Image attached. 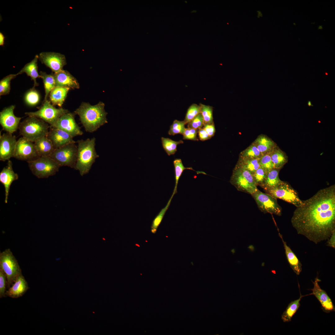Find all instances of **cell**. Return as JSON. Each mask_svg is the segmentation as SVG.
I'll use <instances>...</instances> for the list:
<instances>
[{
    "mask_svg": "<svg viewBox=\"0 0 335 335\" xmlns=\"http://www.w3.org/2000/svg\"><path fill=\"white\" fill-rule=\"evenodd\" d=\"M297 233L315 244L335 231V185L321 189L294 211L291 220Z\"/></svg>",
    "mask_w": 335,
    "mask_h": 335,
    "instance_id": "obj_1",
    "label": "cell"
},
{
    "mask_svg": "<svg viewBox=\"0 0 335 335\" xmlns=\"http://www.w3.org/2000/svg\"><path fill=\"white\" fill-rule=\"evenodd\" d=\"M105 106L101 102L95 105L83 103L74 111L79 116L81 122L87 132H93L108 123L107 113L105 110Z\"/></svg>",
    "mask_w": 335,
    "mask_h": 335,
    "instance_id": "obj_2",
    "label": "cell"
},
{
    "mask_svg": "<svg viewBox=\"0 0 335 335\" xmlns=\"http://www.w3.org/2000/svg\"><path fill=\"white\" fill-rule=\"evenodd\" d=\"M96 139L93 137L77 142V157L74 169L83 176L88 173L96 158L99 157L96 149Z\"/></svg>",
    "mask_w": 335,
    "mask_h": 335,
    "instance_id": "obj_3",
    "label": "cell"
},
{
    "mask_svg": "<svg viewBox=\"0 0 335 335\" xmlns=\"http://www.w3.org/2000/svg\"><path fill=\"white\" fill-rule=\"evenodd\" d=\"M50 125L43 120L28 116L19 124L20 134L28 140L34 142L39 138L47 136Z\"/></svg>",
    "mask_w": 335,
    "mask_h": 335,
    "instance_id": "obj_4",
    "label": "cell"
},
{
    "mask_svg": "<svg viewBox=\"0 0 335 335\" xmlns=\"http://www.w3.org/2000/svg\"><path fill=\"white\" fill-rule=\"evenodd\" d=\"M230 182L238 190L251 195L258 190L252 174L247 170L236 166Z\"/></svg>",
    "mask_w": 335,
    "mask_h": 335,
    "instance_id": "obj_5",
    "label": "cell"
},
{
    "mask_svg": "<svg viewBox=\"0 0 335 335\" xmlns=\"http://www.w3.org/2000/svg\"><path fill=\"white\" fill-rule=\"evenodd\" d=\"M27 162L32 173L38 178H47L54 175L60 167L49 156L40 157Z\"/></svg>",
    "mask_w": 335,
    "mask_h": 335,
    "instance_id": "obj_6",
    "label": "cell"
},
{
    "mask_svg": "<svg viewBox=\"0 0 335 335\" xmlns=\"http://www.w3.org/2000/svg\"><path fill=\"white\" fill-rule=\"evenodd\" d=\"M0 269L6 275L8 288L10 287L16 278L22 274L17 261L10 248L0 253Z\"/></svg>",
    "mask_w": 335,
    "mask_h": 335,
    "instance_id": "obj_7",
    "label": "cell"
},
{
    "mask_svg": "<svg viewBox=\"0 0 335 335\" xmlns=\"http://www.w3.org/2000/svg\"><path fill=\"white\" fill-rule=\"evenodd\" d=\"M69 112L66 109L62 108H56L47 100H44L42 106L37 111L28 112L25 114L29 116L40 118L48 124L50 126L53 125L58 119L63 114Z\"/></svg>",
    "mask_w": 335,
    "mask_h": 335,
    "instance_id": "obj_8",
    "label": "cell"
},
{
    "mask_svg": "<svg viewBox=\"0 0 335 335\" xmlns=\"http://www.w3.org/2000/svg\"><path fill=\"white\" fill-rule=\"evenodd\" d=\"M61 166L74 169L77 157V146L75 143L66 145L55 149L50 156Z\"/></svg>",
    "mask_w": 335,
    "mask_h": 335,
    "instance_id": "obj_9",
    "label": "cell"
},
{
    "mask_svg": "<svg viewBox=\"0 0 335 335\" xmlns=\"http://www.w3.org/2000/svg\"><path fill=\"white\" fill-rule=\"evenodd\" d=\"M266 193L276 199H279L293 204L296 207L303 204L297 192L287 183L284 181L277 186L264 190Z\"/></svg>",
    "mask_w": 335,
    "mask_h": 335,
    "instance_id": "obj_10",
    "label": "cell"
},
{
    "mask_svg": "<svg viewBox=\"0 0 335 335\" xmlns=\"http://www.w3.org/2000/svg\"><path fill=\"white\" fill-rule=\"evenodd\" d=\"M251 195L261 212L265 213H269L278 216L281 215L282 209L276 198L258 189Z\"/></svg>",
    "mask_w": 335,
    "mask_h": 335,
    "instance_id": "obj_11",
    "label": "cell"
},
{
    "mask_svg": "<svg viewBox=\"0 0 335 335\" xmlns=\"http://www.w3.org/2000/svg\"><path fill=\"white\" fill-rule=\"evenodd\" d=\"M13 157L27 162L39 157L34 144L23 137L17 141Z\"/></svg>",
    "mask_w": 335,
    "mask_h": 335,
    "instance_id": "obj_12",
    "label": "cell"
},
{
    "mask_svg": "<svg viewBox=\"0 0 335 335\" xmlns=\"http://www.w3.org/2000/svg\"><path fill=\"white\" fill-rule=\"evenodd\" d=\"M50 127L62 130L73 138L83 133L75 122L74 114L69 112L61 116L53 125Z\"/></svg>",
    "mask_w": 335,
    "mask_h": 335,
    "instance_id": "obj_13",
    "label": "cell"
},
{
    "mask_svg": "<svg viewBox=\"0 0 335 335\" xmlns=\"http://www.w3.org/2000/svg\"><path fill=\"white\" fill-rule=\"evenodd\" d=\"M41 62L50 68L54 73L63 69L66 64L65 56L60 53L53 52H43L38 56Z\"/></svg>",
    "mask_w": 335,
    "mask_h": 335,
    "instance_id": "obj_14",
    "label": "cell"
},
{
    "mask_svg": "<svg viewBox=\"0 0 335 335\" xmlns=\"http://www.w3.org/2000/svg\"><path fill=\"white\" fill-rule=\"evenodd\" d=\"M15 108V105H11L4 108L0 113V123L2 129L11 134L18 128L21 118L14 115Z\"/></svg>",
    "mask_w": 335,
    "mask_h": 335,
    "instance_id": "obj_15",
    "label": "cell"
},
{
    "mask_svg": "<svg viewBox=\"0 0 335 335\" xmlns=\"http://www.w3.org/2000/svg\"><path fill=\"white\" fill-rule=\"evenodd\" d=\"M17 141L15 136L7 132L0 135V160H8L13 157Z\"/></svg>",
    "mask_w": 335,
    "mask_h": 335,
    "instance_id": "obj_16",
    "label": "cell"
},
{
    "mask_svg": "<svg viewBox=\"0 0 335 335\" xmlns=\"http://www.w3.org/2000/svg\"><path fill=\"white\" fill-rule=\"evenodd\" d=\"M47 136L52 142L55 149L69 144L77 143L73 139V137L68 133L53 127H50Z\"/></svg>",
    "mask_w": 335,
    "mask_h": 335,
    "instance_id": "obj_17",
    "label": "cell"
},
{
    "mask_svg": "<svg viewBox=\"0 0 335 335\" xmlns=\"http://www.w3.org/2000/svg\"><path fill=\"white\" fill-rule=\"evenodd\" d=\"M321 280L318 276L312 281L314 285L313 288L311 289L312 293V294L314 295L320 303L322 309L324 312L329 313L335 311V307L332 300L326 291L320 287L319 282Z\"/></svg>",
    "mask_w": 335,
    "mask_h": 335,
    "instance_id": "obj_18",
    "label": "cell"
},
{
    "mask_svg": "<svg viewBox=\"0 0 335 335\" xmlns=\"http://www.w3.org/2000/svg\"><path fill=\"white\" fill-rule=\"evenodd\" d=\"M8 161L7 166L2 169L0 173V182L4 187V201L6 203H7L10 186L14 181L18 178V174L13 170L12 162L10 160Z\"/></svg>",
    "mask_w": 335,
    "mask_h": 335,
    "instance_id": "obj_19",
    "label": "cell"
},
{
    "mask_svg": "<svg viewBox=\"0 0 335 335\" xmlns=\"http://www.w3.org/2000/svg\"><path fill=\"white\" fill-rule=\"evenodd\" d=\"M29 289L28 283L22 274L16 279L11 286L6 291V296L12 298L22 296Z\"/></svg>",
    "mask_w": 335,
    "mask_h": 335,
    "instance_id": "obj_20",
    "label": "cell"
},
{
    "mask_svg": "<svg viewBox=\"0 0 335 335\" xmlns=\"http://www.w3.org/2000/svg\"><path fill=\"white\" fill-rule=\"evenodd\" d=\"M56 87H67L70 88H79V85L76 79L69 72L63 70L54 73Z\"/></svg>",
    "mask_w": 335,
    "mask_h": 335,
    "instance_id": "obj_21",
    "label": "cell"
},
{
    "mask_svg": "<svg viewBox=\"0 0 335 335\" xmlns=\"http://www.w3.org/2000/svg\"><path fill=\"white\" fill-rule=\"evenodd\" d=\"M39 157L50 156L55 150L50 140L47 136L42 137L34 142Z\"/></svg>",
    "mask_w": 335,
    "mask_h": 335,
    "instance_id": "obj_22",
    "label": "cell"
},
{
    "mask_svg": "<svg viewBox=\"0 0 335 335\" xmlns=\"http://www.w3.org/2000/svg\"><path fill=\"white\" fill-rule=\"evenodd\" d=\"M282 240L287 260L294 272L299 275L302 271V264L292 249L283 240L282 235L279 233Z\"/></svg>",
    "mask_w": 335,
    "mask_h": 335,
    "instance_id": "obj_23",
    "label": "cell"
},
{
    "mask_svg": "<svg viewBox=\"0 0 335 335\" xmlns=\"http://www.w3.org/2000/svg\"><path fill=\"white\" fill-rule=\"evenodd\" d=\"M262 155L271 153L277 144L271 139L261 135L253 142Z\"/></svg>",
    "mask_w": 335,
    "mask_h": 335,
    "instance_id": "obj_24",
    "label": "cell"
},
{
    "mask_svg": "<svg viewBox=\"0 0 335 335\" xmlns=\"http://www.w3.org/2000/svg\"><path fill=\"white\" fill-rule=\"evenodd\" d=\"M38 59V56L36 55L31 61L26 64L17 73L19 75L23 73H25L28 76H30L34 82L33 87L38 85L36 79L37 78H41V76L38 74V70L37 63Z\"/></svg>",
    "mask_w": 335,
    "mask_h": 335,
    "instance_id": "obj_25",
    "label": "cell"
},
{
    "mask_svg": "<svg viewBox=\"0 0 335 335\" xmlns=\"http://www.w3.org/2000/svg\"><path fill=\"white\" fill-rule=\"evenodd\" d=\"M70 89L67 87H56L49 94L50 99L52 104L53 105L61 107Z\"/></svg>",
    "mask_w": 335,
    "mask_h": 335,
    "instance_id": "obj_26",
    "label": "cell"
},
{
    "mask_svg": "<svg viewBox=\"0 0 335 335\" xmlns=\"http://www.w3.org/2000/svg\"><path fill=\"white\" fill-rule=\"evenodd\" d=\"M270 156L275 168L281 169L288 161L286 154L277 145L271 152Z\"/></svg>",
    "mask_w": 335,
    "mask_h": 335,
    "instance_id": "obj_27",
    "label": "cell"
},
{
    "mask_svg": "<svg viewBox=\"0 0 335 335\" xmlns=\"http://www.w3.org/2000/svg\"><path fill=\"white\" fill-rule=\"evenodd\" d=\"M280 169L273 168L268 173L266 178L261 187L264 190L274 188L282 182L279 176Z\"/></svg>",
    "mask_w": 335,
    "mask_h": 335,
    "instance_id": "obj_28",
    "label": "cell"
},
{
    "mask_svg": "<svg viewBox=\"0 0 335 335\" xmlns=\"http://www.w3.org/2000/svg\"><path fill=\"white\" fill-rule=\"evenodd\" d=\"M304 296L300 294L299 298L292 301L288 305L285 310L281 315V319L284 322H288L291 321L293 316L296 312L300 306V301Z\"/></svg>",
    "mask_w": 335,
    "mask_h": 335,
    "instance_id": "obj_29",
    "label": "cell"
},
{
    "mask_svg": "<svg viewBox=\"0 0 335 335\" xmlns=\"http://www.w3.org/2000/svg\"><path fill=\"white\" fill-rule=\"evenodd\" d=\"M259 159L239 158L236 166L247 170L252 174L260 167Z\"/></svg>",
    "mask_w": 335,
    "mask_h": 335,
    "instance_id": "obj_30",
    "label": "cell"
},
{
    "mask_svg": "<svg viewBox=\"0 0 335 335\" xmlns=\"http://www.w3.org/2000/svg\"><path fill=\"white\" fill-rule=\"evenodd\" d=\"M39 74L44 84L45 91L44 100H47L48 95L56 87L54 74H48L46 72L40 71Z\"/></svg>",
    "mask_w": 335,
    "mask_h": 335,
    "instance_id": "obj_31",
    "label": "cell"
},
{
    "mask_svg": "<svg viewBox=\"0 0 335 335\" xmlns=\"http://www.w3.org/2000/svg\"><path fill=\"white\" fill-rule=\"evenodd\" d=\"M161 140L163 148L169 156L174 154L177 151V145L183 143L182 140L175 141L170 138L163 137H161Z\"/></svg>",
    "mask_w": 335,
    "mask_h": 335,
    "instance_id": "obj_32",
    "label": "cell"
},
{
    "mask_svg": "<svg viewBox=\"0 0 335 335\" xmlns=\"http://www.w3.org/2000/svg\"><path fill=\"white\" fill-rule=\"evenodd\" d=\"M262 155L253 143L241 152L239 158L245 159H260Z\"/></svg>",
    "mask_w": 335,
    "mask_h": 335,
    "instance_id": "obj_33",
    "label": "cell"
},
{
    "mask_svg": "<svg viewBox=\"0 0 335 335\" xmlns=\"http://www.w3.org/2000/svg\"><path fill=\"white\" fill-rule=\"evenodd\" d=\"M173 163L175 170V185L172 194L174 195L175 194L177 193V188L178 182L184 170L186 169L193 170H194L191 167H185L183 165L181 159H175Z\"/></svg>",
    "mask_w": 335,
    "mask_h": 335,
    "instance_id": "obj_34",
    "label": "cell"
},
{
    "mask_svg": "<svg viewBox=\"0 0 335 335\" xmlns=\"http://www.w3.org/2000/svg\"><path fill=\"white\" fill-rule=\"evenodd\" d=\"M200 113L201 114L205 124L214 123L213 117L212 107L200 103Z\"/></svg>",
    "mask_w": 335,
    "mask_h": 335,
    "instance_id": "obj_35",
    "label": "cell"
},
{
    "mask_svg": "<svg viewBox=\"0 0 335 335\" xmlns=\"http://www.w3.org/2000/svg\"><path fill=\"white\" fill-rule=\"evenodd\" d=\"M18 75L16 74H10L6 76L0 81V95H5L8 94L10 90V83L12 79Z\"/></svg>",
    "mask_w": 335,
    "mask_h": 335,
    "instance_id": "obj_36",
    "label": "cell"
},
{
    "mask_svg": "<svg viewBox=\"0 0 335 335\" xmlns=\"http://www.w3.org/2000/svg\"><path fill=\"white\" fill-rule=\"evenodd\" d=\"M174 195L173 194H172L167 205L161 210L154 220L151 227V231L152 233L155 234L156 233L158 227L161 222L166 212L170 206Z\"/></svg>",
    "mask_w": 335,
    "mask_h": 335,
    "instance_id": "obj_37",
    "label": "cell"
},
{
    "mask_svg": "<svg viewBox=\"0 0 335 335\" xmlns=\"http://www.w3.org/2000/svg\"><path fill=\"white\" fill-rule=\"evenodd\" d=\"M25 98L27 104L30 106H34L39 103L40 96L38 92L33 88L27 92Z\"/></svg>",
    "mask_w": 335,
    "mask_h": 335,
    "instance_id": "obj_38",
    "label": "cell"
},
{
    "mask_svg": "<svg viewBox=\"0 0 335 335\" xmlns=\"http://www.w3.org/2000/svg\"><path fill=\"white\" fill-rule=\"evenodd\" d=\"M185 124L184 121L174 120L170 126L168 134L172 136L179 134H183L186 128L185 127Z\"/></svg>",
    "mask_w": 335,
    "mask_h": 335,
    "instance_id": "obj_39",
    "label": "cell"
},
{
    "mask_svg": "<svg viewBox=\"0 0 335 335\" xmlns=\"http://www.w3.org/2000/svg\"><path fill=\"white\" fill-rule=\"evenodd\" d=\"M200 113V106L196 104H192L188 108L184 121L187 124Z\"/></svg>",
    "mask_w": 335,
    "mask_h": 335,
    "instance_id": "obj_40",
    "label": "cell"
},
{
    "mask_svg": "<svg viewBox=\"0 0 335 335\" xmlns=\"http://www.w3.org/2000/svg\"><path fill=\"white\" fill-rule=\"evenodd\" d=\"M270 153L263 155L260 159L259 161L260 167L268 173L274 168L273 164L271 158Z\"/></svg>",
    "mask_w": 335,
    "mask_h": 335,
    "instance_id": "obj_41",
    "label": "cell"
},
{
    "mask_svg": "<svg viewBox=\"0 0 335 335\" xmlns=\"http://www.w3.org/2000/svg\"><path fill=\"white\" fill-rule=\"evenodd\" d=\"M264 169L260 167L253 174L255 181L257 186L261 187L265 181L267 175Z\"/></svg>",
    "mask_w": 335,
    "mask_h": 335,
    "instance_id": "obj_42",
    "label": "cell"
},
{
    "mask_svg": "<svg viewBox=\"0 0 335 335\" xmlns=\"http://www.w3.org/2000/svg\"><path fill=\"white\" fill-rule=\"evenodd\" d=\"M187 124L188 127L196 129L202 128L204 123L201 114H199Z\"/></svg>",
    "mask_w": 335,
    "mask_h": 335,
    "instance_id": "obj_43",
    "label": "cell"
},
{
    "mask_svg": "<svg viewBox=\"0 0 335 335\" xmlns=\"http://www.w3.org/2000/svg\"><path fill=\"white\" fill-rule=\"evenodd\" d=\"M198 132V129L187 127L182 134L183 139L193 141H198L197 137V135Z\"/></svg>",
    "mask_w": 335,
    "mask_h": 335,
    "instance_id": "obj_44",
    "label": "cell"
},
{
    "mask_svg": "<svg viewBox=\"0 0 335 335\" xmlns=\"http://www.w3.org/2000/svg\"><path fill=\"white\" fill-rule=\"evenodd\" d=\"M7 285V280L6 275L0 269V297H5L6 296V287Z\"/></svg>",
    "mask_w": 335,
    "mask_h": 335,
    "instance_id": "obj_45",
    "label": "cell"
},
{
    "mask_svg": "<svg viewBox=\"0 0 335 335\" xmlns=\"http://www.w3.org/2000/svg\"><path fill=\"white\" fill-rule=\"evenodd\" d=\"M203 128L206 131L211 138L214 136L215 132V129L214 123L205 124L204 125Z\"/></svg>",
    "mask_w": 335,
    "mask_h": 335,
    "instance_id": "obj_46",
    "label": "cell"
},
{
    "mask_svg": "<svg viewBox=\"0 0 335 335\" xmlns=\"http://www.w3.org/2000/svg\"><path fill=\"white\" fill-rule=\"evenodd\" d=\"M198 133L199 139L201 141H204L211 138L207 132L203 128L198 129Z\"/></svg>",
    "mask_w": 335,
    "mask_h": 335,
    "instance_id": "obj_47",
    "label": "cell"
},
{
    "mask_svg": "<svg viewBox=\"0 0 335 335\" xmlns=\"http://www.w3.org/2000/svg\"><path fill=\"white\" fill-rule=\"evenodd\" d=\"M327 245L333 248H335V231L332 234L331 236L327 239Z\"/></svg>",
    "mask_w": 335,
    "mask_h": 335,
    "instance_id": "obj_48",
    "label": "cell"
},
{
    "mask_svg": "<svg viewBox=\"0 0 335 335\" xmlns=\"http://www.w3.org/2000/svg\"><path fill=\"white\" fill-rule=\"evenodd\" d=\"M5 37L1 32H0V45L3 46L4 45Z\"/></svg>",
    "mask_w": 335,
    "mask_h": 335,
    "instance_id": "obj_49",
    "label": "cell"
},
{
    "mask_svg": "<svg viewBox=\"0 0 335 335\" xmlns=\"http://www.w3.org/2000/svg\"><path fill=\"white\" fill-rule=\"evenodd\" d=\"M307 105L309 106H313V105L312 104L310 100H308V101Z\"/></svg>",
    "mask_w": 335,
    "mask_h": 335,
    "instance_id": "obj_50",
    "label": "cell"
},
{
    "mask_svg": "<svg viewBox=\"0 0 335 335\" xmlns=\"http://www.w3.org/2000/svg\"><path fill=\"white\" fill-rule=\"evenodd\" d=\"M325 74H326V75H327V74H328L327 73H325Z\"/></svg>",
    "mask_w": 335,
    "mask_h": 335,
    "instance_id": "obj_51",
    "label": "cell"
}]
</instances>
